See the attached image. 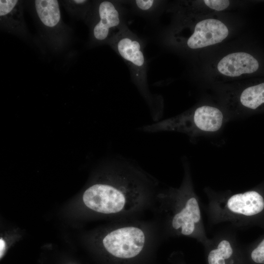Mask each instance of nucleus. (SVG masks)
Returning a JSON list of instances; mask_svg holds the SVG:
<instances>
[{"label":"nucleus","instance_id":"obj_11","mask_svg":"<svg viewBox=\"0 0 264 264\" xmlns=\"http://www.w3.org/2000/svg\"><path fill=\"white\" fill-rule=\"evenodd\" d=\"M259 68L258 60L251 54L236 52L227 54L218 63L217 69L220 74L229 77H237L251 74Z\"/></svg>","mask_w":264,"mask_h":264},{"label":"nucleus","instance_id":"obj_1","mask_svg":"<svg viewBox=\"0 0 264 264\" xmlns=\"http://www.w3.org/2000/svg\"><path fill=\"white\" fill-rule=\"evenodd\" d=\"M156 183L130 159L119 156L110 183H96L84 193L90 209L102 214L123 215L136 210L152 195Z\"/></svg>","mask_w":264,"mask_h":264},{"label":"nucleus","instance_id":"obj_17","mask_svg":"<svg viewBox=\"0 0 264 264\" xmlns=\"http://www.w3.org/2000/svg\"><path fill=\"white\" fill-rule=\"evenodd\" d=\"M243 254L245 264H264V235L252 243Z\"/></svg>","mask_w":264,"mask_h":264},{"label":"nucleus","instance_id":"obj_18","mask_svg":"<svg viewBox=\"0 0 264 264\" xmlns=\"http://www.w3.org/2000/svg\"><path fill=\"white\" fill-rule=\"evenodd\" d=\"M6 248V243L2 238L0 239V258L3 257Z\"/></svg>","mask_w":264,"mask_h":264},{"label":"nucleus","instance_id":"obj_15","mask_svg":"<svg viewBox=\"0 0 264 264\" xmlns=\"http://www.w3.org/2000/svg\"><path fill=\"white\" fill-rule=\"evenodd\" d=\"M131 7L132 11L146 18L158 16L164 9L166 2L158 0H134L124 1Z\"/></svg>","mask_w":264,"mask_h":264},{"label":"nucleus","instance_id":"obj_9","mask_svg":"<svg viewBox=\"0 0 264 264\" xmlns=\"http://www.w3.org/2000/svg\"><path fill=\"white\" fill-rule=\"evenodd\" d=\"M203 246L206 264H245L243 252L229 232L216 234Z\"/></svg>","mask_w":264,"mask_h":264},{"label":"nucleus","instance_id":"obj_2","mask_svg":"<svg viewBox=\"0 0 264 264\" xmlns=\"http://www.w3.org/2000/svg\"><path fill=\"white\" fill-rule=\"evenodd\" d=\"M157 197L162 203L161 210L170 236L192 238L203 246L207 243L209 239L204 228L199 199L187 169L179 188H170Z\"/></svg>","mask_w":264,"mask_h":264},{"label":"nucleus","instance_id":"obj_4","mask_svg":"<svg viewBox=\"0 0 264 264\" xmlns=\"http://www.w3.org/2000/svg\"><path fill=\"white\" fill-rule=\"evenodd\" d=\"M107 44L123 60L130 72L132 80L147 104L153 120H160L163 113L162 100L149 90L147 63L143 40L124 25L109 40Z\"/></svg>","mask_w":264,"mask_h":264},{"label":"nucleus","instance_id":"obj_10","mask_svg":"<svg viewBox=\"0 0 264 264\" xmlns=\"http://www.w3.org/2000/svg\"><path fill=\"white\" fill-rule=\"evenodd\" d=\"M228 34V28L222 21L207 18L198 22L193 26L191 34L182 37L181 41L178 42L186 49L195 50L220 43Z\"/></svg>","mask_w":264,"mask_h":264},{"label":"nucleus","instance_id":"obj_5","mask_svg":"<svg viewBox=\"0 0 264 264\" xmlns=\"http://www.w3.org/2000/svg\"><path fill=\"white\" fill-rule=\"evenodd\" d=\"M223 122V115L219 109L203 105L175 117L145 125L139 129L147 133L177 132L192 135L198 132H216Z\"/></svg>","mask_w":264,"mask_h":264},{"label":"nucleus","instance_id":"obj_3","mask_svg":"<svg viewBox=\"0 0 264 264\" xmlns=\"http://www.w3.org/2000/svg\"><path fill=\"white\" fill-rule=\"evenodd\" d=\"M206 192L207 213L212 223L229 222L237 227L264 226L263 190L254 189L234 194Z\"/></svg>","mask_w":264,"mask_h":264},{"label":"nucleus","instance_id":"obj_14","mask_svg":"<svg viewBox=\"0 0 264 264\" xmlns=\"http://www.w3.org/2000/svg\"><path fill=\"white\" fill-rule=\"evenodd\" d=\"M240 105L244 108L255 110L264 105V82L243 89L238 96Z\"/></svg>","mask_w":264,"mask_h":264},{"label":"nucleus","instance_id":"obj_7","mask_svg":"<svg viewBox=\"0 0 264 264\" xmlns=\"http://www.w3.org/2000/svg\"><path fill=\"white\" fill-rule=\"evenodd\" d=\"M147 242L145 231L136 225L119 227L108 233L103 239L108 252L120 259H131L139 255Z\"/></svg>","mask_w":264,"mask_h":264},{"label":"nucleus","instance_id":"obj_12","mask_svg":"<svg viewBox=\"0 0 264 264\" xmlns=\"http://www.w3.org/2000/svg\"><path fill=\"white\" fill-rule=\"evenodd\" d=\"M23 11V1L0 0L1 29L18 36H25L27 33V29L24 20Z\"/></svg>","mask_w":264,"mask_h":264},{"label":"nucleus","instance_id":"obj_6","mask_svg":"<svg viewBox=\"0 0 264 264\" xmlns=\"http://www.w3.org/2000/svg\"><path fill=\"white\" fill-rule=\"evenodd\" d=\"M124 1L103 0L93 1L90 15L86 23L89 27L92 46L107 44L109 40L124 25Z\"/></svg>","mask_w":264,"mask_h":264},{"label":"nucleus","instance_id":"obj_8","mask_svg":"<svg viewBox=\"0 0 264 264\" xmlns=\"http://www.w3.org/2000/svg\"><path fill=\"white\" fill-rule=\"evenodd\" d=\"M57 0L31 1V8L39 24L51 43L61 44L66 38L67 29L65 26Z\"/></svg>","mask_w":264,"mask_h":264},{"label":"nucleus","instance_id":"obj_16","mask_svg":"<svg viewBox=\"0 0 264 264\" xmlns=\"http://www.w3.org/2000/svg\"><path fill=\"white\" fill-rule=\"evenodd\" d=\"M93 1L88 0H68L61 1V3L72 16L80 18L86 23L90 15Z\"/></svg>","mask_w":264,"mask_h":264},{"label":"nucleus","instance_id":"obj_13","mask_svg":"<svg viewBox=\"0 0 264 264\" xmlns=\"http://www.w3.org/2000/svg\"><path fill=\"white\" fill-rule=\"evenodd\" d=\"M230 4V1L226 0L183 1L173 10L177 17L192 18L202 14L222 11Z\"/></svg>","mask_w":264,"mask_h":264}]
</instances>
